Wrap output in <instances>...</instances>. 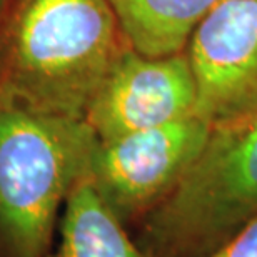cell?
I'll use <instances>...</instances> for the list:
<instances>
[{
    "label": "cell",
    "instance_id": "1",
    "mask_svg": "<svg viewBox=\"0 0 257 257\" xmlns=\"http://www.w3.org/2000/svg\"><path fill=\"white\" fill-rule=\"evenodd\" d=\"M128 47L109 0H9L0 24V99L85 119Z\"/></svg>",
    "mask_w": 257,
    "mask_h": 257
},
{
    "label": "cell",
    "instance_id": "2",
    "mask_svg": "<svg viewBox=\"0 0 257 257\" xmlns=\"http://www.w3.org/2000/svg\"><path fill=\"white\" fill-rule=\"evenodd\" d=\"M97 136L85 119L0 99V257H47Z\"/></svg>",
    "mask_w": 257,
    "mask_h": 257
},
{
    "label": "cell",
    "instance_id": "3",
    "mask_svg": "<svg viewBox=\"0 0 257 257\" xmlns=\"http://www.w3.org/2000/svg\"><path fill=\"white\" fill-rule=\"evenodd\" d=\"M257 219V110L212 127L174 192L134 230L151 257H205Z\"/></svg>",
    "mask_w": 257,
    "mask_h": 257
},
{
    "label": "cell",
    "instance_id": "4",
    "mask_svg": "<svg viewBox=\"0 0 257 257\" xmlns=\"http://www.w3.org/2000/svg\"><path fill=\"white\" fill-rule=\"evenodd\" d=\"M212 125L199 115L97 141L89 167L95 192L134 232L174 192Z\"/></svg>",
    "mask_w": 257,
    "mask_h": 257
},
{
    "label": "cell",
    "instance_id": "5",
    "mask_svg": "<svg viewBox=\"0 0 257 257\" xmlns=\"http://www.w3.org/2000/svg\"><path fill=\"white\" fill-rule=\"evenodd\" d=\"M197 114L212 127L257 110V0H224L189 39Z\"/></svg>",
    "mask_w": 257,
    "mask_h": 257
},
{
    "label": "cell",
    "instance_id": "6",
    "mask_svg": "<svg viewBox=\"0 0 257 257\" xmlns=\"http://www.w3.org/2000/svg\"><path fill=\"white\" fill-rule=\"evenodd\" d=\"M197 87L184 52L147 57L125 49L85 114L99 141L189 119Z\"/></svg>",
    "mask_w": 257,
    "mask_h": 257
},
{
    "label": "cell",
    "instance_id": "7",
    "mask_svg": "<svg viewBox=\"0 0 257 257\" xmlns=\"http://www.w3.org/2000/svg\"><path fill=\"white\" fill-rule=\"evenodd\" d=\"M57 235L47 257H151L99 197L89 176L72 189Z\"/></svg>",
    "mask_w": 257,
    "mask_h": 257
},
{
    "label": "cell",
    "instance_id": "8",
    "mask_svg": "<svg viewBox=\"0 0 257 257\" xmlns=\"http://www.w3.org/2000/svg\"><path fill=\"white\" fill-rule=\"evenodd\" d=\"M224 0H109L128 45L147 57L184 52L197 25Z\"/></svg>",
    "mask_w": 257,
    "mask_h": 257
},
{
    "label": "cell",
    "instance_id": "9",
    "mask_svg": "<svg viewBox=\"0 0 257 257\" xmlns=\"http://www.w3.org/2000/svg\"><path fill=\"white\" fill-rule=\"evenodd\" d=\"M205 257H257V219Z\"/></svg>",
    "mask_w": 257,
    "mask_h": 257
},
{
    "label": "cell",
    "instance_id": "10",
    "mask_svg": "<svg viewBox=\"0 0 257 257\" xmlns=\"http://www.w3.org/2000/svg\"><path fill=\"white\" fill-rule=\"evenodd\" d=\"M7 5H9V0H0V24H2L4 14H5V10H7Z\"/></svg>",
    "mask_w": 257,
    "mask_h": 257
}]
</instances>
